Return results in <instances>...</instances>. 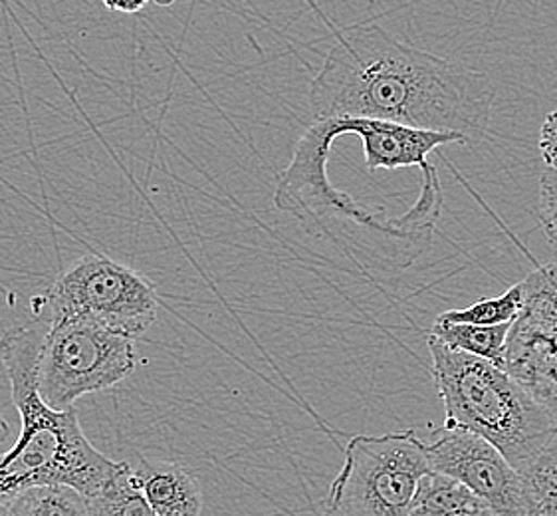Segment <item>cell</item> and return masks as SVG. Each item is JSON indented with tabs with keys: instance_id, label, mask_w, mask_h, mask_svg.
Masks as SVG:
<instances>
[{
	"instance_id": "obj_1",
	"label": "cell",
	"mask_w": 557,
	"mask_h": 516,
	"mask_svg": "<svg viewBox=\"0 0 557 516\" xmlns=\"http://www.w3.org/2000/svg\"><path fill=\"white\" fill-rule=\"evenodd\" d=\"M486 74L403 45L377 24L351 26L323 60L310 90L312 122L368 118L480 142L491 122Z\"/></svg>"
},
{
	"instance_id": "obj_2",
	"label": "cell",
	"mask_w": 557,
	"mask_h": 516,
	"mask_svg": "<svg viewBox=\"0 0 557 516\" xmlns=\"http://www.w3.org/2000/svg\"><path fill=\"white\" fill-rule=\"evenodd\" d=\"M42 334L45 322L38 318L4 334V371L21 414V435L0 457V503L34 484H66L89 499L123 469V463L108 459L89 443L76 409L54 411L40 400L36 366Z\"/></svg>"
},
{
	"instance_id": "obj_3",
	"label": "cell",
	"mask_w": 557,
	"mask_h": 516,
	"mask_svg": "<svg viewBox=\"0 0 557 516\" xmlns=\"http://www.w3.org/2000/svg\"><path fill=\"white\" fill-rule=\"evenodd\" d=\"M445 427L486 439L524 475L557 433L546 411L506 370L426 336Z\"/></svg>"
},
{
	"instance_id": "obj_4",
	"label": "cell",
	"mask_w": 557,
	"mask_h": 516,
	"mask_svg": "<svg viewBox=\"0 0 557 516\" xmlns=\"http://www.w3.org/2000/svg\"><path fill=\"white\" fill-rule=\"evenodd\" d=\"M38 308L46 322L86 320L117 336L146 334L157 320L156 286L141 272L106 255H86L67 265Z\"/></svg>"
},
{
	"instance_id": "obj_5",
	"label": "cell",
	"mask_w": 557,
	"mask_h": 516,
	"mask_svg": "<svg viewBox=\"0 0 557 516\" xmlns=\"http://www.w3.org/2000/svg\"><path fill=\"white\" fill-rule=\"evenodd\" d=\"M429 471L423 438L414 429L356 435L325 496L323 516H407Z\"/></svg>"
},
{
	"instance_id": "obj_6",
	"label": "cell",
	"mask_w": 557,
	"mask_h": 516,
	"mask_svg": "<svg viewBox=\"0 0 557 516\" xmlns=\"http://www.w3.org/2000/svg\"><path fill=\"white\" fill-rule=\"evenodd\" d=\"M42 322L36 390L50 409H74L82 395L112 390L134 373L137 352L132 337L86 320Z\"/></svg>"
},
{
	"instance_id": "obj_7",
	"label": "cell",
	"mask_w": 557,
	"mask_h": 516,
	"mask_svg": "<svg viewBox=\"0 0 557 516\" xmlns=\"http://www.w3.org/2000/svg\"><path fill=\"white\" fill-rule=\"evenodd\" d=\"M522 284L524 308L506 340L502 370L532 395L557 429V265H542Z\"/></svg>"
},
{
	"instance_id": "obj_8",
	"label": "cell",
	"mask_w": 557,
	"mask_h": 516,
	"mask_svg": "<svg viewBox=\"0 0 557 516\" xmlns=\"http://www.w3.org/2000/svg\"><path fill=\"white\" fill-rule=\"evenodd\" d=\"M431 471L457 479L496 516H528L524 477L486 439L465 429H431L423 439Z\"/></svg>"
},
{
	"instance_id": "obj_9",
	"label": "cell",
	"mask_w": 557,
	"mask_h": 516,
	"mask_svg": "<svg viewBox=\"0 0 557 516\" xmlns=\"http://www.w3.org/2000/svg\"><path fill=\"white\" fill-rule=\"evenodd\" d=\"M325 134L334 139L354 134L363 142L366 168L377 169L424 168L429 156L446 144H467L462 135L453 132H429L401 124H391L368 118H330L320 120Z\"/></svg>"
},
{
	"instance_id": "obj_10",
	"label": "cell",
	"mask_w": 557,
	"mask_h": 516,
	"mask_svg": "<svg viewBox=\"0 0 557 516\" xmlns=\"http://www.w3.org/2000/svg\"><path fill=\"white\" fill-rule=\"evenodd\" d=\"M129 481L157 516H201V484L181 465L139 459L129 463Z\"/></svg>"
},
{
	"instance_id": "obj_11",
	"label": "cell",
	"mask_w": 557,
	"mask_h": 516,
	"mask_svg": "<svg viewBox=\"0 0 557 516\" xmlns=\"http://www.w3.org/2000/svg\"><path fill=\"white\" fill-rule=\"evenodd\" d=\"M407 516H496L479 494L457 479L429 471L419 481Z\"/></svg>"
},
{
	"instance_id": "obj_12",
	"label": "cell",
	"mask_w": 557,
	"mask_h": 516,
	"mask_svg": "<svg viewBox=\"0 0 557 516\" xmlns=\"http://www.w3.org/2000/svg\"><path fill=\"white\" fill-rule=\"evenodd\" d=\"M4 516H89V501L66 484H34L2 503Z\"/></svg>"
},
{
	"instance_id": "obj_13",
	"label": "cell",
	"mask_w": 557,
	"mask_h": 516,
	"mask_svg": "<svg viewBox=\"0 0 557 516\" xmlns=\"http://www.w3.org/2000/svg\"><path fill=\"white\" fill-rule=\"evenodd\" d=\"M510 328L512 324H450V322H443L436 318L429 336L445 344L446 348L486 359L502 368V358H504V348H506Z\"/></svg>"
},
{
	"instance_id": "obj_14",
	"label": "cell",
	"mask_w": 557,
	"mask_h": 516,
	"mask_svg": "<svg viewBox=\"0 0 557 516\" xmlns=\"http://www.w3.org/2000/svg\"><path fill=\"white\" fill-rule=\"evenodd\" d=\"M522 477L528 516H557V433Z\"/></svg>"
},
{
	"instance_id": "obj_15",
	"label": "cell",
	"mask_w": 557,
	"mask_h": 516,
	"mask_svg": "<svg viewBox=\"0 0 557 516\" xmlns=\"http://www.w3.org/2000/svg\"><path fill=\"white\" fill-rule=\"evenodd\" d=\"M524 308V292L522 284H513L512 288L500 294L498 298H486L476 304H470L460 310H446L436 316L443 322L450 324L500 325L513 324Z\"/></svg>"
},
{
	"instance_id": "obj_16",
	"label": "cell",
	"mask_w": 557,
	"mask_h": 516,
	"mask_svg": "<svg viewBox=\"0 0 557 516\" xmlns=\"http://www.w3.org/2000/svg\"><path fill=\"white\" fill-rule=\"evenodd\" d=\"M89 516H157L129 481V463L100 493L89 496Z\"/></svg>"
},
{
	"instance_id": "obj_17",
	"label": "cell",
	"mask_w": 557,
	"mask_h": 516,
	"mask_svg": "<svg viewBox=\"0 0 557 516\" xmlns=\"http://www.w3.org/2000/svg\"><path fill=\"white\" fill-rule=\"evenodd\" d=\"M537 219L544 229V235L552 245H557V171L546 169L540 177V197H537Z\"/></svg>"
},
{
	"instance_id": "obj_18",
	"label": "cell",
	"mask_w": 557,
	"mask_h": 516,
	"mask_svg": "<svg viewBox=\"0 0 557 516\" xmlns=\"http://www.w3.org/2000/svg\"><path fill=\"white\" fill-rule=\"evenodd\" d=\"M540 153L547 169L557 171V108L547 113L542 132H540Z\"/></svg>"
},
{
	"instance_id": "obj_19",
	"label": "cell",
	"mask_w": 557,
	"mask_h": 516,
	"mask_svg": "<svg viewBox=\"0 0 557 516\" xmlns=\"http://www.w3.org/2000/svg\"><path fill=\"white\" fill-rule=\"evenodd\" d=\"M106 11L117 12V14H137L144 11L147 2L151 0H100Z\"/></svg>"
},
{
	"instance_id": "obj_20",
	"label": "cell",
	"mask_w": 557,
	"mask_h": 516,
	"mask_svg": "<svg viewBox=\"0 0 557 516\" xmlns=\"http://www.w3.org/2000/svg\"><path fill=\"white\" fill-rule=\"evenodd\" d=\"M9 433H11V427H9L7 419L0 414V443H4L9 439Z\"/></svg>"
},
{
	"instance_id": "obj_21",
	"label": "cell",
	"mask_w": 557,
	"mask_h": 516,
	"mask_svg": "<svg viewBox=\"0 0 557 516\" xmlns=\"http://www.w3.org/2000/svg\"><path fill=\"white\" fill-rule=\"evenodd\" d=\"M4 359H7V337H0V371H4Z\"/></svg>"
},
{
	"instance_id": "obj_22",
	"label": "cell",
	"mask_w": 557,
	"mask_h": 516,
	"mask_svg": "<svg viewBox=\"0 0 557 516\" xmlns=\"http://www.w3.org/2000/svg\"><path fill=\"white\" fill-rule=\"evenodd\" d=\"M157 7H161V9H169V7H173L177 0H153Z\"/></svg>"
},
{
	"instance_id": "obj_23",
	"label": "cell",
	"mask_w": 557,
	"mask_h": 516,
	"mask_svg": "<svg viewBox=\"0 0 557 516\" xmlns=\"http://www.w3.org/2000/svg\"><path fill=\"white\" fill-rule=\"evenodd\" d=\"M0 516H4V508H2V503H0Z\"/></svg>"
}]
</instances>
